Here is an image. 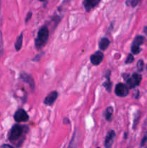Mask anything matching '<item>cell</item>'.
I'll return each mask as SVG.
<instances>
[{"mask_svg":"<svg viewBox=\"0 0 147 148\" xmlns=\"http://www.w3.org/2000/svg\"><path fill=\"white\" fill-rule=\"evenodd\" d=\"M110 45V40L109 39L107 38H103L100 40L99 43V49L102 51H105L108 48Z\"/></svg>","mask_w":147,"mask_h":148,"instance_id":"obj_12","label":"cell"},{"mask_svg":"<svg viewBox=\"0 0 147 148\" xmlns=\"http://www.w3.org/2000/svg\"><path fill=\"white\" fill-rule=\"evenodd\" d=\"M115 92L118 96L125 97L129 93V89H128V87L125 84L118 83L115 86Z\"/></svg>","mask_w":147,"mask_h":148,"instance_id":"obj_4","label":"cell"},{"mask_svg":"<svg viewBox=\"0 0 147 148\" xmlns=\"http://www.w3.org/2000/svg\"><path fill=\"white\" fill-rule=\"evenodd\" d=\"M146 141H147V134H145V135H144V138H143L142 141H141V145L144 146V145L146 144Z\"/></svg>","mask_w":147,"mask_h":148,"instance_id":"obj_21","label":"cell"},{"mask_svg":"<svg viewBox=\"0 0 147 148\" xmlns=\"http://www.w3.org/2000/svg\"><path fill=\"white\" fill-rule=\"evenodd\" d=\"M14 119L17 122H25L29 119V116L24 109L20 108L14 113Z\"/></svg>","mask_w":147,"mask_h":148,"instance_id":"obj_6","label":"cell"},{"mask_svg":"<svg viewBox=\"0 0 147 148\" xmlns=\"http://www.w3.org/2000/svg\"><path fill=\"white\" fill-rule=\"evenodd\" d=\"M97 148H99V147H97Z\"/></svg>","mask_w":147,"mask_h":148,"instance_id":"obj_26","label":"cell"},{"mask_svg":"<svg viewBox=\"0 0 147 148\" xmlns=\"http://www.w3.org/2000/svg\"><path fill=\"white\" fill-rule=\"evenodd\" d=\"M144 37L141 36H138L135 38L133 40V42L132 43V46H131V51L134 54H138L141 51L140 49V46L144 43Z\"/></svg>","mask_w":147,"mask_h":148,"instance_id":"obj_5","label":"cell"},{"mask_svg":"<svg viewBox=\"0 0 147 148\" xmlns=\"http://www.w3.org/2000/svg\"><path fill=\"white\" fill-rule=\"evenodd\" d=\"M0 148H14L12 146H11L10 145H7V144H4L0 147Z\"/></svg>","mask_w":147,"mask_h":148,"instance_id":"obj_23","label":"cell"},{"mask_svg":"<svg viewBox=\"0 0 147 148\" xmlns=\"http://www.w3.org/2000/svg\"><path fill=\"white\" fill-rule=\"evenodd\" d=\"M99 1L100 0H84V6L85 10L87 12L90 11L99 4Z\"/></svg>","mask_w":147,"mask_h":148,"instance_id":"obj_11","label":"cell"},{"mask_svg":"<svg viewBox=\"0 0 147 148\" xmlns=\"http://www.w3.org/2000/svg\"><path fill=\"white\" fill-rule=\"evenodd\" d=\"M20 77H21V79H22L24 82H26V83H27L29 85H30L32 90H34V88H35L34 79H33V78L30 75L26 73H22L21 75H20Z\"/></svg>","mask_w":147,"mask_h":148,"instance_id":"obj_9","label":"cell"},{"mask_svg":"<svg viewBox=\"0 0 147 148\" xmlns=\"http://www.w3.org/2000/svg\"><path fill=\"white\" fill-rule=\"evenodd\" d=\"M139 1L140 0H131V5L133 7H135V6L138 4Z\"/></svg>","mask_w":147,"mask_h":148,"instance_id":"obj_20","label":"cell"},{"mask_svg":"<svg viewBox=\"0 0 147 148\" xmlns=\"http://www.w3.org/2000/svg\"><path fill=\"white\" fill-rule=\"evenodd\" d=\"M76 146V132L74 133L73 137H72L70 143H69V145L68 148H75Z\"/></svg>","mask_w":147,"mask_h":148,"instance_id":"obj_16","label":"cell"},{"mask_svg":"<svg viewBox=\"0 0 147 148\" xmlns=\"http://www.w3.org/2000/svg\"><path fill=\"white\" fill-rule=\"evenodd\" d=\"M3 50V41H2V36H1V33L0 31V56H1V53H2Z\"/></svg>","mask_w":147,"mask_h":148,"instance_id":"obj_19","label":"cell"},{"mask_svg":"<svg viewBox=\"0 0 147 148\" xmlns=\"http://www.w3.org/2000/svg\"><path fill=\"white\" fill-rule=\"evenodd\" d=\"M25 130H27L26 126H20L19 124L14 125L12 127L9 134V140L12 143L17 141L22 137L24 132H26Z\"/></svg>","mask_w":147,"mask_h":148,"instance_id":"obj_2","label":"cell"},{"mask_svg":"<svg viewBox=\"0 0 147 148\" xmlns=\"http://www.w3.org/2000/svg\"><path fill=\"white\" fill-rule=\"evenodd\" d=\"M112 114H113V109H112V108L111 106L108 107L106 110V115H105L106 119L108 121H110L111 119V118L112 116Z\"/></svg>","mask_w":147,"mask_h":148,"instance_id":"obj_15","label":"cell"},{"mask_svg":"<svg viewBox=\"0 0 147 148\" xmlns=\"http://www.w3.org/2000/svg\"><path fill=\"white\" fill-rule=\"evenodd\" d=\"M143 67H144V62L142 60H139L137 63V68H138V71H142Z\"/></svg>","mask_w":147,"mask_h":148,"instance_id":"obj_18","label":"cell"},{"mask_svg":"<svg viewBox=\"0 0 147 148\" xmlns=\"http://www.w3.org/2000/svg\"><path fill=\"white\" fill-rule=\"evenodd\" d=\"M144 33H145V34L147 36V27H146L145 28H144Z\"/></svg>","mask_w":147,"mask_h":148,"instance_id":"obj_25","label":"cell"},{"mask_svg":"<svg viewBox=\"0 0 147 148\" xmlns=\"http://www.w3.org/2000/svg\"><path fill=\"white\" fill-rule=\"evenodd\" d=\"M103 53L101 51H96L90 56V61L92 64L99 65L103 59Z\"/></svg>","mask_w":147,"mask_h":148,"instance_id":"obj_7","label":"cell"},{"mask_svg":"<svg viewBox=\"0 0 147 148\" xmlns=\"http://www.w3.org/2000/svg\"><path fill=\"white\" fill-rule=\"evenodd\" d=\"M49 37V30L47 27H43L39 30L37 38L35 40V46L37 49H40L47 43Z\"/></svg>","mask_w":147,"mask_h":148,"instance_id":"obj_1","label":"cell"},{"mask_svg":"<svg viewBox=\"0 0 147 148\" xmlns=\"http://www.w3.org/2000/svg\"><path fill=\"white\" fill-rule=\"evenodd\" d=\"M123 77L126 80L127 85L129 88H133L135 86H138L141 80V76L137 73L133 74L131 77H129V75H126L125 77L123 76Z\"/></svg>","mask_w":147,"mask_h":148,"instance_id":"obj_3","label":"cell"},{"mask_svg":"<svg viewBox=\"0 0 147 148\" xmlns=\"http://www.w3.org/2000/svg\"><path fill=\"white\" fill-rule=\"evenodd\" d=\"M22 39H23V35L22 33L20 35V36L17 37V40H16L15 44H14V47H15L16 51H19L21 49L22 45Z\"/></svg>","mask_w":147,"mask_h":148,"instance_id":"obj_13","label":"cell"},{"mask_svg":"<svg viewBox=\"0 0 147 148\" xmlns=\"http://www.w3.org/2000/svg\"><path fill=\"white\" fill-rule=\"evenodd\" d=\"M106 77L107 81L102 84V86L105 87L108 92H110L111 89H112V82H110V72L109 74H108V75H106Z\"/></svg>","mask_w":147,"mask_h":148,"instance_id":"obj_14","label":"cell"},{"mask_svg":"<svg viewBox=\"0 0 147 148\" xmlns=\"http://www.w3.org/2000/svg\"><path fill=\"white\" fill-rule=\"evenodd\" d=\"M31 16H32V13L31 12H29L28 14H27V17H26V19H25V22H26V23H27V21H29V20H30V19Z\"/></svg>","mask_w":147,"mask_h":148,"instance_id":"obj_24","label":"cell"},{"mask_svg":"<svg viewBox=\"0 0 147 148\" xmlns=\"http://www.w3.org/2000/svg\"><path fill=\"white\" fill-rule=\"evenodd\" d=\"M58 97V92L56 91H53V92H50L48 95L46 96V98H45V100L43 101L45 105L46 106H51L53 105V103L55 102V101L56 100Z\"/></svg>","mask_w":147,"mask_h":148,"instance_id":"obj_8","label":"cell"},{"mask_svg":"<svg viewBox=\"0 0 147 148\" xmlns=\"http://www.w3.org/2000/svg\"><path fill=\"white\" fill-rule=\"evenodd\" d=\"M134 61V57L133 56V55L131 54H128V57L127 59H125V64H130V63H132Z\"/></svg>","mask_w":147,"mask_h":148,"instance_id":"obj_17","label":"cell"},{"mask_svg":"<svg viewBox=\"0 0 147 148\" xmlns=\"http://www.w3.org/2000/svg\"><path fill=\"white\" fill-rule=\"evenodd\" d=\"M144 130H145L146 134H147V117L145 121H144Z\"/></svg>","mask_w":147,"mask_h":148,"instance_id":"obj_22","label":"cell"},{"mask_svg":"<svg viewBox=\"0 0 147 148\" xmlns=\"http://www.w3.org/2000/svg\"><path fill=\"white\" fill-rule=\"evenodd\" d=\"M115 133L113 130H110L109 132L108 133L106 136V138H105V146L106 148H110L112 146V143H113L114 138H115Z\"/></svg>","mask_w":147,"mask_h":148,"instance_id":"obj_10","label":"cell"},{"mask_svg":"<svg viewBox=\"0 0 147 148\" xmlns=\"http://www.w3.org/2000/svg\"><path fill=\"white\" fill-rule=\"evenodd\" d=\"M146 148H147V147H146Z\"/></svg>","mask_w":147,"mask_h":148,"instance_id":"obj_27","label":"cell"}]
</instances>
